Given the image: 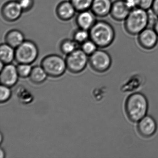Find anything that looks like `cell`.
I'll list each match as a JSON object with an SVG mask.
<instances>
[{"mask_svg": "<svg viewBox=\"0 0 158 158\" xmlns=\"http://www.w3.org/2000/svg\"><path fill=\"white\" fill-rule=\"evenodd\" d=\"M148 102L146 96L140 92L129 95L125 103V111L127 118L133 123H138L147 115Z\"/></svg>", "mask_w": 158, "mask_h": 158, "instance_id": "cell-1", "label": "cell"}, {"mask_svg": "<svg viewBox=\"0 0 158 158\" xmlns=\"http://www.w3.org/2000/svg\"><path fill=\"white\" fill-rule=\"evenodd\" d=\"M89 31V39L98 48H101L110 46L115 39V33L113 27L110 23L103 20L96 21Z\"/></svg>", "mask_w": 158, "mask_h": 158, "instance_id": "cell-2", "label": "cell"}, {"mask_svg": "<svg viewBox=\"0 0 158 158\" xmlns=\"http://www.w3.org/2000/svg\"><path fill=\"white\" fill-rule=\"evenodd\" d=\"M148 11L136 8L130 10L125 20L124 27L126 32L131 35H138L148 27Z\"/></svg>", "mask_w": 158, "mask_h": 158, "instance_id": "cell-3", "label": "cell"}, {"mask_svg": "<svg viewBox=\"0 0 158 158\" xmlns=\"http://www.w3.org/2000/svg\"><path fill=\"white\" fill-rule=\"evenodd\" d=\"M40 65L48 75L52 77L61 76L67 69L65 60L57 54H50L44 57Z\"/></svg>", "mask_w": 158, "mask_h": 158, "instance_id": "cell-4", "label": "cell"}, {"mask_svg": "<svg viewBox=\"0 0 158 158\" xmlns=\"http://www.w3.org/2000/svg\"><path fill=\"white\" fill-rule=\"evenodd\" d=\"M15 60L18 64H30L34 63L39 55L36 44L30 40H25L15 49Z\"/></svg>", "mask_w": 158, "mask_h": 158, "instance_id": "cell-5", "label": "cell"}, {"mask_svg": "<svg viewBox=\"0 0 158 158\" xmlns=\"http://www.w3.org/2000/svg\"><path fill=\"white\" fill-rule=\"evenodd\" d=\"M88 56L81 49H77L67 55L65 62L67 70L73 73H79L83 72L89 61Z\"/></svg>", "mask_w": 158, "mask_h": 158, "instance_id": "cell-6", "label": "cell"}, {"mask_svg": "<svg viewBox=\"0 0 158 158\" xmlns=\"http://www.w3.org/2000/svg\"><path fill=\"white\" fill-rule=\"evenodd\" d=\"M89 62L90 67L94 71L103 73L107 72L111 67L112 59L107 52L98 49L89 56Z\"/></svg>", "mask_w": 158, "mask_h": 158, "instance_id": "cell-7", "label": "cell"}, {"mask_svg": "<svg viewBox=\"0 0 158 158\" xmlns=\"http://www.w3.org/2000/svg\"><path fill=\"white\" fill-rule=\"evenodd\" d=\"M139 45L146 50H150L157 46L158 35L152 27H148L138 35Z\"/></svg>", "mask_w": 158, "mask_h": 158, "instance_id": "cell-8", "label": "cell"}, {"mask_svg": "<svg viewBox=\"0 0 158 158\" xmlns=\"http://www.w3.org/2000/svg\"><path fill=\"white\" fill-rule=\"evenodd\" d=\"M23 12L17 0L10 1L4 3L2 8V15L5 21L14 22L21 17Z\"/></svg>", "mask_w": 158, "mask_h": 158, "instance_id": "cell-9", "label": "cell"}, {"mask_svg": "<svg viewBox=\"0 0 158 158\" xmlns=\"http://www.w3.org/2000/svg\"><path fill=\"white\" fill-rule=\"evenodd\" d=\"M157 125L155 119L150 115L144 116L138 122L137 129L140 136L148 138L151 137L157 131Z\"/></svg>", "mask_w": 158, "mask_h": 158, "instance_id": "cell-10", "label": "cell"}, {"mask_svg": "<svg viewBox=\"0 0 158 158\" xmlns=\"http://www.w3.org/2000/svg\"><path fill=\"white\" fill-rule=\"evenodd\" d=\"M0 71L1 85L11 87L17 83L19 76L17 73V67L14 64L11 63L5 64Z\"/></svg>", "mask_w": 158, "mask_h": 158, "instance_id": "cell-11", "label": "cell"}, {"mask_svg": "<svg viewBox=\"0 0 158 158\" xmlns=\"http://www.w3.org/2000/svg\"><path fill=\"white\" fill-rule=\"evenodd\" d=\"M130 11L123 0H116L113 2L110 15L114 21L122 22L126 19Z\"/></svg>", "mask_w": 158, "mask_h": 158, "instance_id": "cell-12", "label": "cell"}, {"mask_svg": "<svg viewBox=\"0 0 158 158\" xmlns=\"http://www.w3.org/2000/svg\"><path fill=\"white\" fill-rule=\"evenodd\" d=\"M113 2L111 0H93L90 10L96 17H106L110 15Z\"/></svg>", "mask_w": 158, "mask_h": 158, "instance_id": "cell-13", "label": "cell"}, {"mask_svg": "<svg viewBox=\"0 0 158 158\" xmlns=\"http://www.w3.org/2000/svg\"><path fill=\"white\" fill-rule=\"evenodd\" d=\"M77 11L70 1L61 2L57 8L56 13L58 18L63 21H67L72 19L75 15Z\"/></svg>", "mask_w": 158, "mask_h": 158, "instance_id": "cell-14", "label": "cell"}, {"mask_svg": "<svg viewBox=\"0 0 158 158\" xmlns=\"http://www.w3.org/2000/svg\"><path fill=\"white\" fill-rule=\"evenodd\" d=\"M78 13L76 19L77 25L79 28L89 31L97 21L96 16L89 10Z\"/></svg>", "mask_w": 158, "mask_h": 158, "instance_id": "cell-15", "label": "cell"}, {"mask_svg": "<svg viewBox=\"0 0 158 158\" xmlns=\"http://www.w3.org/2000/svg\"><path fill=\"white\" fill-rule=\"evenodd\" d=\"M25 40L24 35L23 32L17 29H13L9 31L5 37V43L15 49Z\"/></svg>", "mask_w": 158, "mask_h": 158, "instance_id": "cell-16", "label": "cell"}, {"mask_svg": "<svg viewBox=\"0 0 158 158\" xmlns=\"http://www.w3.org/2000/svg\"><path fill=\"white\" fill-rule=\"evenodd\" d=\"M15 48L7 43H2L0 46V60L4 64H11L15 60Z\"/></svg>", "mask_w": 158, "mask_h": 158, "instance_id": "cell-17", "label": "cell"}, {"mask_svg": "<svg viewBox=\"0 0 158 158\" xmlns=\"http://www.w3.org/2000/svg\"><path fill=\"white\" fill-rule=\"evenodd\" d=\"M48 76L47 73L41 65H37L32 68L29 77L32 83L39 85L45 82Z\"/></svg>", "mask_w": 158, "mask_h": 158, "instance_id": "cell-18", "label": "cell"}, {"mask_svg": "<svg viewBox=\"0 0 158 158\" xmlns=\"http://www.w3.org/2000/svg\"><path fill=\"white\" fill-rule=\"evenodd\" d=\"M78 45L73 40L65 39L61 43L60 49L63 54L68 55L77 49Z\"/></svg>", "mask_w": 158, "mask_h": 158, "instance_id": "cell-19", "label": "cell"}, {"mask_svg": "<svg viewBox=\"0 0 158 158\" xmlns=\"http://www.w3.org/2000/svg\"><path fill=\"white\" fill-rule=\"evenodd\" d=\"M77 12L84 11L90 10L93 0H70Z\"/></svg>", "mask_w": 158, "mask_h": 158, "instance_id": "cell-20", "label": "cell"}, {"mask_svg": "<svg viewBox=\"0 0 158 158\" xmlns=\"http://www.w3.org/2000/svg\"><path fill=\"white\" fill-rule=\"evenodd\" d=\"M89 39V34L88 30L79 28L74 32L73 40L78 45H81Z\"/></svg>", "mask_w": 158, "mask_h": 158, "instance_id": "cell-21", "label": "cell"}, {"mask_svg": "<svg viewBox=\"0 0 158 158\" xmlns=\"http://www.w3.org/2000/svg\"><path fill=\"white\" fill-rule=\"evenodd\" d=\"M81 49L88 56H90L98 50L97 45L89 39L81 44Z\"/></svg>", "mask_w": 158, "mask_h": 158, "instance_id": "cell-22", "label": "cell"}, {"mask_svg": "<svg viewBox=\"0 0 158 158\" xmlns=\"http://www.w3.org/2000/svg\"><path fill=\"white\" fill-rule=\"evenodd\" d=\"M16 67L19 77L22 78L29 77L32 69L30 64H19Z\"/></svg>", "mask_w": 158, "mask_h": 158, "instance_id": "cell-23", "label": "cell"}, {"mask_svg": "<svg viewBox=\"0 0 158 158\" xmlns=\"http://www.w3.org/2000/svg\"><path fill=\"white\" fill-rule=\"evenodd\" d=\"M11 87L1 85L0 86V102L1 103H4L8 101L12 95Z\"/></svg>", "mask_w": 158, "mask_h": 158, "instance_id": "cell-24", "label": "cell"}, {"mask_svg": "<svg viewBox=\"0 0 158 158\" xmlns=\"http://www.w3.org/2000/svg\"><path fill=\"white\" fill-rule=\"evenodd\" d=\"M23 12L30 11L34 6V0H17Z\"/></svg>", "mask_w": 158, "mask_h": 158, "instance_id": "cell-25", "label": "cell"}, {"mask_svg": "<svg viewBox=\"0 0 158 158\" xmlns=\"http://www.w3.org/2000/svg\"><path fill=\"white\" fill-rule=\"evenodd\" d=\"M138 7L148 11L152 7L154 0H137Z\"/></svg>", "mask_w": 158, "mask_h": 158, "instance_id": "cell-26", "label": "cell"}, {"mask_svg": "<svg viewBox=\"0 0 158 158\" xmlns=\"http://www.w3.org/2000/svg\"><path fill=\"white\" fill-rule=\"evenodd\" d=\"M123 1L130 10L138 8L137 0H123Z\"/></svg>", "mask_w": 158, "mask_h": 158, "instance_id": "cell-27", "label": "cell"}, {"mask_svg": "<svg viewBox=\"0 0 158 158\" xmlns=\"http://www.w3.org/2000/svg\"><path fill=\"white\" fill-rule=\"evenodd\" d=\"M151 9L158 16V0H154L152 7Z\"/></svg>", "mask_w": 158, "mask_h": 158, "instance_id": "cell-28", "label": "cell"}, {"mask_svg": "<svg viewBox=\"0 0 158 158\" xmlns=\"http://www.w3.org/2000/svg\"><path fill=\"white\" fill-rule=\"evenodd\" d=\"M152 28L154 29L156 33H157V35H158V19H157V21L155 22Z\"/></svg>", "mask_w": 158, "mask_h": 158, "instance_id": "cell-29", "label": "cell"}, {"mask_svg": "<svg viewBox=\"0 0 158 158\" xmlns=\"http://www.w3.org/2000/svg\"><path fill=\"white\" fill-rule=\"evenodd\" d=\"M5 157V152L2 148L0 149V158H4Z\"/></svg>", "mask_w": 158, "mask_h": 158, "instance_id": "cell-30", "label": "cell"}, {"mask_svg": "<svg viewBox=\"0 0 158 158\" xmlns=\"http://www.w3.org/2000/svg\"><path fill=\"white\" fill-rule=\"evenodd\" d=\"M2 134H1V143H2Z\"/></svg>", "mask_w": 158, "mask_h": 158, "instance_id": "cell-31", "label": "cell"}]
</instances>
